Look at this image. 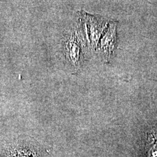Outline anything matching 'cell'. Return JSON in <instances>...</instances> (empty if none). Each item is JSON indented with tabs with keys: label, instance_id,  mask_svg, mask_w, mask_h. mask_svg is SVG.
<instances>
[{
	"label": "cell",
	"instance_id": "cell-4",
	"mask_svg": "<svg viewBox=\"0 0 157 157\" xmlns=\"http://www.w3.org/2000/svg\"><path fill=\"white\" fill-rule=\"evenodd\" d=\"M151 142L148 146V150L147 152L148 157H157V140H154L153 138V135H150Z\"/></svg>",
	"mask_w": 157,
	"mask_h": 157
},
{
	"label": "cell",
	"instance_id": "cell-1",
	"mask_svg": "<svg viewBox=\"0 0 157 157\" xmlns=\"http://www.w3.org/2000/svg\"><path fill=\"white\" fill-rule=\"evenodd\" d=\"M64 52L67 62L74 67H78L82 61L81 41L75 33L67 36L64 41Z\"/></svg>",
	"mask_w": 157,
	"mask_h": 157
},
{
	"label": "cell",
	"instance_id": "cell-2",
	"mask_svg": "<svg viewBox=\"0 0 157 157\" xmlns=\"http://www.w3.org/2000/svg\"><path fill=\"white\" fill-rule=\"evenodd\" d=\"M8 157H44L39 147L30 144L12 146L8 150Z\"/></svg>",
	"mask_w": 157,
	"mask_h": 157
},
{
	"label": "cell",
	"instance_id": "cell-3",
	"mask_svg": "<svg viewBox=\"0 0 157 157\" xmlns=\"http://www.w3.org/2000/svg\"><path fill=\"white\" fill-rule=\"evenodd\" d=\"M115 41V26H111L101 42V48L106 56H109L113 50Z\"/></svg>",
	"mask_w": 157,
	"mask_h": 157
}]
</instances>
